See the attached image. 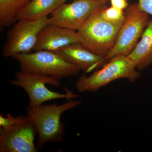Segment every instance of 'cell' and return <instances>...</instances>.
<instances>
[{
  "instance_id": "1",
  "label": "cell",
  "mask_w": 152,
  "mask_h": 152,
  "mask_svg": "<svg viewBox=\"0 0 152 152\" xmlns=\"http://www.w3.org/2000/svg\"><path fill=\"white\" fill-rule=\"evenodd\" d=\"M82 103L80 101L70 100L62 104L42 105L34 109L28 108L27 115L32 121L39 135L37 147L41 148L50 142H57L63 140L65 127L61 121L64 112Z\"/></svg>"
},
{
  "instance_id": "2",
  "label": "cell",
  "mask_w": 152,
  "mask_h": 152,
  "mask_svg": "<svg viewBox=\"0 0 152 152\" xmlns=\"http://www.w3.org/2000/svg\"><path fill=\"white\" fill-rule=\"evenodd\" d=\"M140 76V72L128 56L118 55L91 75L83 74L76 82L75 86L79 92H93L119 79H127L131 83H134Z\"/></svg>"
},
{
  "instance_id": "3",
  "label": "cell",
  "mask_w": 152,
  "mask_h": 152,
  "mask_svg": "<svg viewBox=\"0 0 152 152\" xmlns=\"http://www.w3.org/2000/svg\"><path fill=\"white\" fill-rule=\"evenodd\" d=\"M102 9L93 14L77 32L81 39V44L104 58L115 45L123 23H112L103 18L101 14Z\"/></svg>"
},
{
  "instance_id": "4",
  "label": "cell",
  "mask_w": 152,
  "mask_h": 152,
  "mask_svg": "<svg viewBox=\"0 0 152 152\" xmlns=\"http://www.w3.org/2000/svg\"><path fill=\"white\" fill-rule=\"evenodd\" d=\"M12 58L20 63L23 72L51 76L58 80L77 75L81 72L77 66L66 61L55 52L50 51L18 54Z\"/></svg>"
},
{
  "instance_id": "5",
  "label": "cell",
  "mask_w": 152,
  "mask_h": 152,
  "mask_svg": "<svg viewBox=\"0 0 152 152\" xmlns=\"http://www.w3.org/2000/svg\"><path fill=\"white\" fill-rule=\"evenodd\" d=\"M125 19L118 33L113 48L103 58L105 63L118 55L128 56L132 53L150 21L149 15L139 8L138 4L128 6Z\"/></svg>"
},
{
  "instance_id": "6",
  "label": "cell",
  "mask_w": 152,
  "mask_h": 152,
  "mask_svg": "<svg viewBox=\"0 0 152 152\" xmlns=\"http://www.w3.org/2000/svg\"><path fill=\"white\" fill-rule=\"evenodd\" d=\"M15 79L9 80L8 83L16 87H20L26 92L30 99L28 108L39 107L45 102L58 99H70L78 97L71 91L66 89V94L50 91L46 86L49 84L55 86L60 87V80L54 77L45 76L38 74L20 71L15 74Z\"/></svg>"
},
{
  "instance_id": "7",
  "label": "cell",
  "mask_w": 152,
  "mask_h": 152,
  "mask_svg": "<svg viewBox=\"0 0 152 152\" xmlns=\"http://www.w3.org/2000/svg\"><path fill=\"white\" fill-rule=\"evenodd\" d=\"M9 30L7 40L3 49L5 57L13 56L18 54H26L34 50L39 34L49 24V18L21 19Z\"/></svg>"
},
{
  "instance_id": "8",
  "label": "cell",
  "mask_w": 152,
  "mask_h": 152,
  "mask_svg": "<svg viewBox=\"0 0 152 152\" xmlns=\"http://www.w3.org/2000/svg\"><path fill=\"white\" fill-rule=\"evenodd\" d=\"M106 3L99 0H77L65 3L52 14L49 24L77 31L93 14L106 7Z\"/></svg>"
},
{
  "instance_id": "9",
  "label": "cell",
  "mask_w": 152,
  "mask_h": 152,
  "mask_svg": "<svg viewBox=\"0 0 152 152\" xmlns=\"http://www.w3.org/2000/svg\"><path fill=\"white\" fill-rule=\"evenodd\" d=\"M37 132L29 117L7 128L0 127V152H37L34 145Z\"/></svg>"
},
{
  "instance_id": "10",
  "label": "cell",
  "mask_w": 152,
  "mask_h": 152,
  "mask_svg": "<svg viewBox=\"0 0 152 152\" xmlns=\"http://www.w3.org/2000/svg\"><path fill=\"white\" fill-rule=\"evenodd\" d=\"M82 43L76 31L54 25L48 24L41 31L34 51L55 52L71 44Z\"/></svg>"
},
{
  "instance_id": "11",
  "label": "cell",
  "mask_w": 152,
  "mask_h": 152,
  "mask_svg": "<svg viewBox=\"0 0 152 152\" xmlns=\"http://www.w3.org/2000/svg\"><path fill=\"white\" fill-rule=\"evenodd\" d=\"M54 52L85 74L100 69L105 64L103 57L96 54L80 43L71 44Z\"/></svg>"
},
{
  "instance_id": "12",
  "label": "cell",
  "mask_w": 152,
  "mask_h": 152,
  "mask_svg": "<svg viewBox=\"0 0 152 152\" xmlns=\"http://www.w3.org/2000/svg\"><path fill=\"white\" fill-rule=\"evenodd\" d=\"M138 71H142L152 64V20L145 29L140 40L128 56Z\"/></svg>"
},
{
  "instance_id": "13",
  "label": "cell",
  "mask_w": 152,
  "mask_h": 152,
  "mask_svg": "<svg viewBox=\"0 0 152 152\" xmlns=\"http://www.w3.org/2000/svg\"><path fill=\"white\" fill-rule=\"evenodd\" d=\"M67 0H31L18 13L16 21L21 19H37L48 17L66 3Z\"/></svg>"
},
{
  "instance_id": "14",
  "label": "cell",
  "mask_w": 152,
  "mask_h": 152,
  "mask_svg": "<svg viewBox=\"0 0 152 152\" xmlns=\"http://www.w3.org/2000/svg\"><path fill=\"white\" fill-rule=\"evenodd\" d=\"M31 0H0V26L7 27L16 21L18 13Z\"/></svg>"
},
{
  "instance_id": "15",
  "label": "cell",
  "mask_w": 152,
  "mask_h": 152,
  "mask_svg": "<svg viewBox=\"0 0 152 152\" xmlns=\"http://www.w3.org/2000/svg\"><path fill=\"white\" fill-rule=\"evenodd\" d=\"M102 18L108 21L117 23H123L125 19V12L114 7L104 8L101 10Z\"/></svg>"
},
{
  "instance_id": "16",
  "label": "cell",
  "mask_w": 152,
  "mask_h": 152,
  "mask_svg": "<svg viewBox=\"0 0 152 152\" xmlns=\"http://www.w3.org/2000/svg\"><path fill=\"white\" fill-rule=\"evenodd\" d=\"M27 116H20L18 117L13 116L7 114V116L4 117L0 115V127L7 128L22 122L26 118Z\"/></svg>"
},
{
  "instance_id": "17",
  "label": "cell",
  "mask_w": 152,
  "mask_h": 152,
  "mask_svg": "<svg viewBox=\"0 0 152 152\" xmlns=\"http://www.w3.org/2000/svg\"><path fill=\"white\" fill-rule=\"evenodd\" d=\"M137 4L142 11L152 15V0H138Z\"/></svg>"
},
{
  "instance_id": "18",
  "label": "cell",
  "mask_w": 152,
  "mask_h": 152,
  "mask_svg": "<svg viewBox=\"0 0 152 152\" xmlns=\"http://www.w3.org/2000/svg\"><path fill=\"white\" fill-rule=\"evenodd\" d=\"M111 6L124 11L129 6L127 0H110Z\"/></svg>"
},
{
  "instance_id": "19",
  "label": "cell",
  "mask_w": 152,
  "mask_h": 152,
  "mask_svg": "<svg viewBox=\"0 0 152 152\" xmlns=\"http://www.w3.org/2000/svg\"><path fill=\"white\" fill-rule=\"evenodd\" d=\"M99 1H102L106 2H107L109 0H99Z\"/></svg>"
},
{
  "instance_id": "20",
  "label": "cell",
  "mask_w": 152,
  "mask_h": 152,
  "mask_svg": "<svg viewBox=\"0 0 152 152\" xmlns=\"http://www.w3.org/2000/svg\"><path fill=\"white\" fill-rule=\"evenodd\" d=\"M74 1H77V0H73Z\"/></svg>"
}]
</instances>
